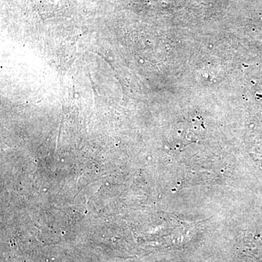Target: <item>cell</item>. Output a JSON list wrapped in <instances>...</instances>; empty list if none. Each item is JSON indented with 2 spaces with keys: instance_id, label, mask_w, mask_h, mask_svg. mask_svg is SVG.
Returning a JSON list of instances; mask_svg holds the SVG:
<instances>
[{
  "instance_id": "obj_1",
  "label": "cell",
  "mask_w": 262,
  "mask_h": 262,
  "mask_svg": "<svg viewBox=\"0 0 262 262\" xmlns=\"http://www.w3.org/2000/svg\"><path fill=\"white\" fill-rule=\"evenodd\" d=\"M237 251L248 262H262V237L251 234L246 236L239 242Z\"/></svg>"
}]
</instances>
